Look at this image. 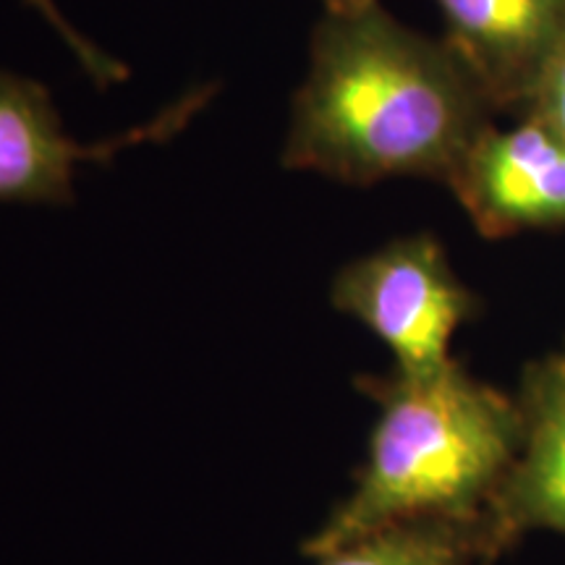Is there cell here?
I'll use <instances>...</instances> for the list:
<instances>
[{
    "instance_id": "1",
    "label": "cell",
    "mask_w": 565,
    "mask_h": 565,
    "mask_svg": "<svg viewBox=\"0 0 565 565\" xmlns=\"http://www.w3.org/2000/svg\"><path fill=\"white\" fill-rule=\"evenodd\" d=\"M492 113L454 47L401 24L380 0L324 13L291 103L282 166L351 186L385 179L448 186Z\"/></svg>"
},
{
    "instance_id": "2",
    "label": "cell",
    "mask_w": 565,
    "mask_h": 565,
    "mask_svg": "<svg viewBox=\"0 0 565 565\" xmlns=\"http://www.w3.org/2000/svg\"><path fill=\"white\" fill-rule=\"evenodd\" d=\"M359 387L380 406L370 456L303 553L320 557L412 521L490 524L521 448L519 398L479 383L458 362L429 374L362 377Z\"/></svg>"
},
{
    "instance_id": "3",
    "label": "cell",
    "mask_w": 565,
    "mask_h": 565,
    "mask_svg": "<svg viewBox=\"0 0 565 565\" xmlns=\"http://www.w3.org/2000/svg\"><path fill=\"white\" fill-rule=\"evenodd\" d=\"M338 312L370 328L395 356L393 370L429 374L454 362L450 343L479 312L433 233H414L353 259L333 278Z\"/></svg>"
},
{
    "instance_id": "4",
    "label": "cell",
    "mask_w": 565,
    "mask_h": 565,
    "mask_svg": "<svg viewBox=\"0 0 565 565\" xmlns=\"http://www.w3.org/2000/svg\"><path fill=\"white\" fill-rule=\"evenodd\" d=\"M217 84L189 92L150 124L121 137L79 145L63 131V121L40 82L0 71V202H74V173L79 162L103 160L141 141L171 139L200 113Z\"/></svg>"
},
{
    "instance_id": "5",
    "label": "cell",
    "mask_w": 565,
    "mask_h": 565,
    "mask_svg": "<svg viewBox=\"0 0 565 565\" xmlns=\"http://www.w3.org/2000/svg\"><path fill=\"white\" fill-rule=\"evenodd\" d=\"M448 189L487 238L565 228V139L526 116L513 129L492 124Z\"/></svg>"
},
{
    "instance_id": "6",
    "label": "cell",
    "mask_w": 565,
    "mask_h": 565,
    "mask_svg": "<svg viewBox=\"0 0 565 565\" xmlns=\"http://www.w3.org/2000/svg\"><path fill=\"white\" fill-rule=\"evenodd\" d=\"M454 47L494 110H524L565 42V0H435Z\"/></svg>"
},
{
    "instance_id": "7",
    "label": "cell",
    "mask_w": 565,
    "mask_h": 565,
    "mask_svg": "<svg viewBox=\"0 0 565 565\" xmlns=\"http://www.w3.org/2000/svg\"><path fill=\"white\" fill-rule=\"evenodd\" d=\"M519 406L521 448L490 511L500 550L529 532L565 534V353L529 366Z\"/></svg>"
},
{
    "instance_id": "8",
    "label": "cell",
    "mask_w": 565,
    "mask_h": 565,
    "mask_svg": "<svg viewBox=\"0 0 565 565\" xmlns=\"http://www.w3.org/2000/svg\"><path fill=\"white\" fill-rule=\"evenodd\" d=\"M500 553L490 524L412 521L330 550L317 565H477Z\"/></svg>"
},
{
    "instance_id": "9",
    "label": "cell",
    "mask_w": 565,
    "mask_h": 565,
    "mask_svg": "<svg viewBox=\"0 0 565 565\" xmlns=\"http://www.w3.org/2000/svg\"><path fill=\"white\" fill-rule=\"evenodd\" d=\"M524 116L565 139V42L536 82L532 97L524 105Z\"/></svg>"
},
{
    "instance_id": "10",
    "label": "cell",
    "mask_w": 565,
    "mask_h": 565,
    "mask_svg": "<svg viewBox=\"0 0 565 565\" xmlns=\"http://www.w3.org/2000/svg\"><path fill=\"white\" fill-rule=\"evenodd\" d=\"M30 3L42 13V17L51 21L55 30H58L61 38L66 40V45L76 53V61L82 63L84 71H87L92 79H95L97 84H103V87H105V84H113V82H121L124 79L126 68L121 66V63L108 58V55L97 51V47L92 45V42L84 40L82 34L76 32L74 26H71L68 21L61 17V11L55 9L53 0H30Z\"/></svg>"
},
{
    "instance_id": "11",
    "label": "cell",
    "mask_w": 565,
    "mask_h": 565,
    "mask_svg": "<svg viewBox=\"0 0 565 565\" xmlns=\"http://www.w3.org/2000/svg\"><path fill=\"white\" fill-rule=\"evenodd\" d=\"M377 3V0H322L324 13H351L359 9H366V6Z\"/></svg>"
}]
</instances>
